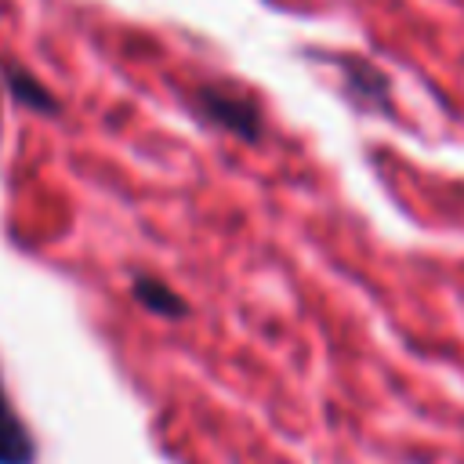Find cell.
<instances>
[{
  "label": "cell",
  "instance_id": "cell-1",
  "mask_svg": "<svg viewBox=\"0 0 464 464\" xmlns=\"http://www.w3.org/2000/svg\"><path fill=\"white\" fill-rule=\"evenodd\" d=\"M192 105H196V112H199L207 123H214V127L236 134V138H246V141H257V138H261V109H257V102H254L246 91H239V87H228V83H203V87L192 94Z\"/></svg>",
  "mask_w": 464,
  "mask_h": 464
},
{
  "label": "cell",
  "instance_id": "cell-5",
  "mask_svg": "<svg viewBox=\"0 0 464 464\" xmlns=\"http://www.w3.org/2000/svg\"><path fill=\"white\" fill-rule=\"evenodd\" d=\"M4 76H7V91L22 102V105H29V109H47V112H54V98L44 91V83L36 80V76H29L22 65H7L4 69Z\"/></svg>",
  "mask_w": 464,
  "mask_h": 464
},
{
  "label": "cell",
  "instance_id": "cell-2",
  "mask_svg": "<svg viewBox=\"0 0 464 464\" xmlns=\"http://www.w3.org/2000/svg\"><path fill=\"white\" fill-rule=\"evenodd\" d=\"M337 65L344 72L348 94L362 109H388V80L373 62H366V58H337Z\"/></svg>",
  "mask_w": 464,
  "mask_h": 464
},
{
  "label": "cell",
  "instance_id": "cell-3",
  "mask_svg": "<svg viewBox=\"0 0 464 464\" xmlns=\"http://www.w3.org/2000/svg\"><path fill=\"white\" fill-rule=\"evenodd\" d=\"M36 460V442L22 417L14 413L7 388L0 381V464H33Z\"/></svg>",
  "mask_w": 464,
  "mask_h": 464
},
{
  "label": "cell",
  "instance_id": "cell-4",
  "mask_svg": "<svg viewBox=\"0 0 464 464\" xmlns=\"http://www.w3.org/2000/svg\"><path fill=\"white\" fill-rule=\"evenodd\" d=\"M134 297H138L149 312H160L163 319H181V315H185V301H181L163 279L138 276V279H134Z\"/></svg>",
  "mask_w": 464,
  "mask_h": 464
}]
</instances>
